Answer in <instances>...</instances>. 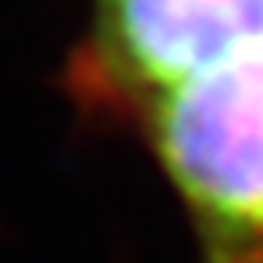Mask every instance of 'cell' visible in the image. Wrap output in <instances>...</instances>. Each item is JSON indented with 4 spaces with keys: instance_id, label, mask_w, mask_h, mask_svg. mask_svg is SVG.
<instances>
[{
    "instance_id": "7a4b0ae2",
    "label": "cell",
    "mask_w": 263,
    "mask_h": 263,
    "mask_svg": "<svg viewBox=\"0 0 263 263\" xmlns=\"http://www.w3.org/2000/svg\"><path fill=\"white\" fill-rule=\"evenodd\" d=\"M256 34L263 0H96L89 68L106 92L154 103Z\"/></svg>"
},
{
    "instance_id": "6da1fadb",
    "label": "cell",
    "mask_w": 263,
    "mask_h": 263,
    "mask_svg": "<svg viewBox=\"0 0 263 263\" xmlns=\"http://www.w3.org/2000/svg\"><path fill=\"white\" fill-rule=\"evenodd\" d=\"M151 127L202 263H263V34L154 99Z\"/></svg>"
}]
</instances>
